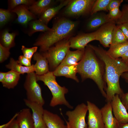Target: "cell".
Masks as SVG:
<instances>
[{"instance_id": "12", "label": "cell", "mask_w": 128, "mask_h": 128, "mask_svg": "<svg viewBox=\"0 0 128 128\" xmlns=\"http://www.w3.org/2000/svg\"><path fill=\"white\" fill-rule=\"evenodd\" d=\"M95 40V31L89 33H81L70 38V47L77 50H84L89 42Z\"/></svg>"}, {"instance_id": "3", "label": "cell", "mask_w": 128, "mask_h": 128, "mask_svg": "<svg viewBox=\"0 0 128 128\" xmlns=\"http://www.w3.org/2000/svg\"><path fill=\"white\" fill-rule=\"evenodd\" d=\"M78 24L77 22L66 18H59L54 23L51 30L41 35L34 45L39 46L40 51L45 52L57 42L70 38Z\"/></svg>"}, {"instance_id": "45", "label": "cell", "mask_w": 128, "mask_h": 128, "mask_svg": "<svg viewBox=\"0 0 128 128\" xmlns=\"http://www.w3.org/2000/svg\"><path fill=\"white\" fill-rule=\"evenodd\" d=\"M117 128H128V123H119Z\"/></svg>"}, {"instance_id": "34", "label": "cell", "mask_w": 128, "mask_h": 128, "mask_svg": "<svg viewBox=\"0 0 128 128\" xmlns=\"http://www.w3.org/2000/svg\"><path fill=\"white\" fill-rule=\"evenodd\" d=\"M37 49V46L28 48L24 46H22L21 49L23 55L31 61L32 57L36 52Z\"/></svg>"}, {"instance_id": "13", "label": "cell", "mask_w": 128, "mask_h": 128, "mask_svg": "<svg viewBox=\"0 0 128 128\" xmlns=\"http://www.w3.org/2000/svg\"><path fill=\"white\" fill-rule=\"evenodd\" d=\"M111 103L114 117L119 123H128V113L118 95L113 98Z\"/></svg>"}, {"instance_id": "11", "label": "cell", "mask_w": 128, "mask_h": 128, "mask_svg": "<svg viewBox=\"0 0 128 128\" xmlns=\"http://www.w3.org/2000/svg\"><path fill=\"white\" fill-rule=\"evenodd\" d=\"M24 101L25 105L32 111L35 128H47L44 120V109L43 106L27 99H24Z\"/></svg>"}, {"instance_id": "17", "label": "cell", "mask_w": 128, "mask_h": 128, "mask_svg": "<svg viewBox=\"0 0 128 128\" xmlns=\"http://www.w3.org/2000/svg\"><path fill=\"white\" fill-rule=\"evenodd\" d=\"M43 119L47 128H69L57 114L44 110Z\"/></svg>"}, {"instance_id": "6", "label": "cell", "mask_w": 128, "mask_h": 128, "mask_svg": "<svg viewBox=\"0 0 128 128\" xmlns=\"http://www.w3.org/2000/svg\"><path fill=\"white\" fill-rule=\"evenodd\" d=\"M37 81V75L34 72L27 74L24 85L26 91L27 99L43 106L45 102L41 88Z\"/></svg>"}, {"instance_id": "38", "label": "cell", "mask_w": 128, "mask_h": 128, "mask_svg": "<svg viewBox=\"0 0 128 128\" xmlns=\"http://www.w3.org/2000/svg\"><path fill=\"white\" fill-rule=\"evenodd\" d=\"M18 63L21 65L29 67L31 66V60L25 57L23 55H20L17 60Z\"/></svg>"}, {"instance_id": "19", "label": "cell", "mask_w": 128, "mask_h": 128, "mask_svg": "<svg viewBox=\"0 0 128 128\" xmlns=\"http://www.w3.org/2000/svg\"><path fill=\"white\" fill-rule=\"evenodd\" d=\"M16 120L19 128H35L32 114L28 108H25L18 113Z\"/></svg>"}, {"instance_id": "40", "label": "cell", "mask_w": 128, "mask_h": 128, "mask_svg": "<svg viewBox=\"0 0 128 128\" xmlns=\"http://www.w3.org/2000/svg\"><path fill=\"white\" fill-rule=\"evenodd\" d=\"M117 25L122 30L128 41V23H124Z\"/></svg>"}, {"instance_id": "24", "label": "cell", "mask_w": 128, "mask_h": 128, "mask_svg": "<svg viewBox=\"0 0 128 128\" xmlns=\"http://www.w3.org/2000/svg\"><path fill=\"white\" fill-rule=\"evenodd\" d=\"M107 52L113 58L121 57L128 50V41L124 43L110 46Z\"/></svg>"}, {"instance_id": "32", "label": "cell", "mask_w": 128, "mask_h": 128, "mask_svg": "<svg viewBox=\"0 0 128 128\" xmlns=\"http://www.w3.org/2000/svg\"><path fill=\"white\" fill-rule=\"evenodd\" d=\"M11 11L9 9H0V24L2 26L6 23L10 19L11 14Z\"/></svg>"}, {"instance_id": "47", "label": "cell", "mask_w": 128, "mask_h": 128, "mask_svg": "<svg viewBox=\"0 0 128 128\" xmlns=\"http://www.w3.org/2000/svg\"><path fill=\"white\" fill-rule=\"evenodd\" d=\"M127 1H128V0H127Z\"/></svg>"}, {"instance_id": "25", "label": "cell", "mask_w": 128, "mask_h": 128, "mask_svg": "<svg viewBox=\"0 0 128 128\" xmlns=\"http://www.w3.org/2000/svg\"><path fill=\"white\" fill-rule=\"evenodd\" d=\"M20 74L12 70L7 72L5 78L2 82L3 86L9 89L14 88L18 82Z\"/></svg>"}, {"instance_id": "1", "label": "cell", "mask_w": 128, "mask_h": 128, "mask_svg": "<svg viewBox=\"0 0 128 128\" xmlns=\"http://www.w3.org/2000/svg\"><path fill=\"white\" fill-rule=\"evenodd\" d=\"M96 55L104 62L105 66V77L107 85L106 101L111 102L116 94L119 97L124 93L120 87L119 78L123 73L128 72V66L119 58H113L100 46L89 44Z\"/></svg>"}, {"instance_id": "30", "label": "cell", "mask_w": 128, "mask_h": 128, "mask_svg": "<svg viewBox=\"0 0 128 128\" xmlns=\"http://www.w3.org/2000/svg\"><path fill=\"white\" fill-rule=\"evenodd\" d=\"M111 0H96L91 8L90 14L92 15L101 11H108Z\"/></svg>"}, {"instance_id": "21", "label": "cell", "mask_w": 128, "mask_h": 128, "mask_svg": "<svg viewBox=\"0 0 128 128\" xmlns=\"http://www.w3.org/2000/svg\"><path fill=\"white\" fill-rule=\"evenodd\" d=\"M70 1V0H62L57 5L49 8L40 16L39 19L47 25L62 8L67 5Z\"/></svg>"}, {"instance_id": "20", "label": "cell", "mask_w": 128, "mask_h": 128, "mask_svg": "<svg viewBox=\"0 0 128 128\" xmlns=\"http://www.w3.org/2000/svg\"><path fill=\"white\" fill-rule=\"evenodd\" d=\"M53 72L55 76H64L72 79L77 82H79L76 75L78 73L77 65L59 66Z\"/></svg>"}, {"instance_id": "27", "label": "cell", "mask_w": 128, "mask_h": 128, "mask_svg": "<svg viewBox=\"0 0 128 128\" xmlns=\"http://www.w3.org/2000/svg\"><path fill=\"white\" fill-rule=\"evenodd\" d=\"M16 36L14 33H9L7 30H5L2 34L0 43L4 46L10 49L15 45L14 39Z\"/></svg>"}, {"instance_id": "23", "label": "cell", "mask_w": 128, "mask_h": 128, "mask_svg": "<svg viewBox=\"0 0 128 128\" xmlns=\"http://www.w3.org/2000/svg\"><path fill=\"white\" fill-rule=\"evenodd\" d=\"M84 50H77L74 51L69 50L65 58L59 66L77 65L83 56Z\"/></svg>"}, {"instance_id": "22", "label": "cell", "mask_w": 128, "mask_h": 128, "mask_svg": "<svg viewBox=\"0 0 128 128\" xmlns=\"http://www.w3.org/2000/svg\"><path fill=\"white\" fill-rule=\"evenodd\" d=\"M55 3V0H38L28 6V8L34 14L40 16L47 9L53 6Z\"/></svg>"}, {"instance_id": "41", "label": "cell", "mask_w": 128, "mask_h": 128, "mask_svg": "<svg viewBox=\"0 0 128 128\" xmlns=\"http://www.w3.org/2000/svg\"><path fill=\"white\" fill-rule=\"evenodd\" d=\"M120 97L121 102L128 110V92L124 93Z\"/></svg>"}, {"instance_id": "42", "label": "cell", "mask_w": 128, "mask_h": 128, "mask_svg": "<svg viewBox=\"0 0 128 128\" xmlns=\"http://www.w3.org/2000/svg\"><path fill=\"white\" fill-rule=\"evenodd\" d=\"M121 58L122 60L128 66V50Z\"/></svg>"}, {"instance_id": "33", "label": "cell", "mask_w": 128, "mask_h": 128, "mask_svg": "<svg viewBox=\"0 0 128 128\" xmlns=\"http://www.w3.org/2000/svg\"><path fill=\"white\" fill-rule=\"evenodd\" d=\"M122 14L120 18L116 22L117 25L124 23H128V5L124 4L122 6Z\"/></svg>"}, {"instance_id": "37", "label": "cell", "mask_w": 128, "mask_h": 128, "mask_svg": "<svg viewBox=\"0 0 128 128\" xmlns=\"http://www.w3.org/2000/svg\"><path fill=\"white\" fill-rule=\"evenodd\" d=\"M9 49L3 46L0 44V62L2 63L7 59L10 53Z\"/></svg>"}, {"instance_id": "4", "label": "cell", "mask_w": 128, "mask_h": 128, "mask_svg": "<svg viewBox=\"0 0 128 128\" xmlns=\"http://www.w3.org/2000/svg\"><path fill=\"white\" fill-rule=\"evenodd\" d=\"M37 81H42L50 90L52 95L50 104V106L54 107L58 105H63L69 108H73L65 97V94L68 91V89L65 87L61 86L58 83L53 72L49 71L42 75H37Z\"/></svg>"}, {"instance_id": "26", "label": "cell", "mask_w": 128, "mask_h": 128, "mask_svg": "<svg viewBox=\"0 0 128 128\" xmlns=\"http://www.w3.org/2000/svg\"><path fill=\"white\" fill-rule=\"evenodd\" d=\"M5 66L7 68L20 74H23L25 73L28 74L35 71L34 65L32 64L29 67L23 66L18 64L17 60H15L13 58L10 59L9 63Z\"/></svg>"}, {"instance_id": "15", "label": "cell", "mask_w": 128, "mask_h": 128, "mask_svg": "<svg viewBox=\"0 0 128 128\" xmlns=\"http://www.w3.org/2000/svg\"><path fill=\"white\" fill-rule=\"evenodd\" d=\"M11 11L17 14V21L18 22L25 26L27 25L30 21L36 18L35 15L29 10L28 6L25 5L18 6Z\"/></svg>"}, {"instance_id": "35", "label": "cell", "mask_w": 128, "mask_h": 128, "mask_svg": "<svg viewBox=\"0 0 128 128\" xmlns=\"http://www.w3.org/2000/svg\"><path fill=\"white\" fill-rule=\"evenodd\" d=\"M107 15L109 18L112 20L115 21L119 19L122 14L119 8H118L112 9L109 11Z\"/></svg>"}, {"instance_id": "46", "label": "cell", "mask_w": 128, "mask_h": 128, "mask_svg": "<svg viewBox=\"0 0 128 128\" xmlns=\"http://www.w3.org/2000/svg\"><path fill=\"white\" fill-rule=\"evenodd\" d=\"M85 128H88V126H87Z\"/></svg>"}, {"instance_id": "28", "label": "cell", "mask_w": 128, "mask_h": 128, "mask_svg": "<svg viewBox=\"0 0 128 128\" xmlns=\"http://www.w3.org/2000/svg\"><path fill=\"white\" fill-rule=\"evenodd\" d=\"M30 29L28 33L29 36L38 32H45L51 30V28L48 27L39 19L32 21L30 24Z\"/></svg>"}, {"instance_id": "5", "label": "cell", "mask_w": 128, "mask_h": 128, "mask_svg": "<svg viewBox=\"0 0 128 128\" xmlns=\"http://www.w3.org/2000/svg\"><path fill=\"white\" fill-rule=\"evenodd\" d=\"M70 38L57 42L47 51L42 52L46 57L48 61L49 68L53 72L63 61L70 50Z\"/></svg>"}, {"instance_id": "36", "label": "cell", "mask_w": 128, "mask_h": 128, "mask_svg": "<svg viewBox=\"0 0 128 128\" xmlns=\"http://www.w3.org/2000/svg\"><path fill=\"white\" fill-rule=\"evenodd\" d=\"M18 113L15 114L7 123L0 125V128H19L18 122L15 119Z\"/></svg>"}, {"instance_id": "10", "label": "cell", "mask_w": 128, "mask_h": 128, "mask_svg": "<svg viewBox=\"0 0 128 128\" xmlns=\"http://www.w3.org/2000/svg\"><path fill=\"white\" fill-rule=\"evenodd\" d=\"M88 128H105L101 109L95 104L87 101Z\"/></svg>"}, {"instance_id": "29", "label": "cell", "mask_w": 128, "mask_h": 128, "mask_svg": "<svg viewBox=\"0 0 128 128\" xmlns=\"http://www.w3.org/2000/svg\"><path fill=\"white\" fill-rule=\"evenodd\" d=\"M127 39L122 30L117 25L114 29L110 46H112L128 41Z\"/></svg>"}, {"instance_id": "18", "label": "cell", "mask_w": 128, "mask_h": 128, "mask_svg": "<svg viewBox=\"0 0 128 128\" xmlns=\"http://www.w3.org/2000/svg\"><path fill=\"white\" fill-rule=\"evenodd\" d=\"M33 58L36 61L34 65V68L37 75H42L50 71L48 61L42 52H36L33 56Z\"/></svg>"}, {"instance_id": "8", "label": "cell", "mask_w": 128, "mask_h": 128, "mask_svg": "<svg viewBox=\"0 0 128 128\" xmlns=\"http://www.w3.org/2000/svg\"><path fill=\"white\" fill-rule=\"evenodd\" d=\"M87 105L83 103L78 105L72 111H67L66 115L68 117L67 125L69 128H85L87 126L85 121L88 111Z\"/></svg>"}, {"instance_id": "39", "label": "cell", "mask_w": 128, "mask_h": 128, "mask_svg": "<svg viewBox=\"0 0 128 128\" xmlns=\"http://www.w3.org/2000/svg\"><path fill=\"white\" fill-rule=\"evenodd\" d=\"M123 1V0H111L108 7V11L119 8L120 5Z\"/></svg>"}, {"instance_id": "43", "label": "cell", "mask_w": 128, "mask_h": 128, "mask_svg": "<svg viewBox=\"0 0 128 128\" xmlns=\"http://www.w3.org/2000/svg\"><path fill=\"white\" fill-rule=\"evenodd\" d=\"M7 72H0V82L1 83L4 79Z\"/></svg>"}, {"instance_id": "9", "label": "cell", "mask_w": 128, "mask_h": 128, "mask_svg": "<svg viewBox=\"0 0 128 128\" xmlns=\"http://www.w3.org/2000/svg\"><path fill=\"white\" fill-rule=\"evenodd\" d=\"M116 24L115 21L109 22L103 25L95 31L96 40L99 41L105 47L110 46Z\"/></svg>"}, {"instance_id": "7", "label": "cell", "mask_w": 128, "mask_h": 128, "mask_svg": "<svg viewBox=\"0 0 128 128\" xmlns=\"http://www.w3.org/2000/svg\"><path fill=\"white\" fill-rule=\"evenodd\" d=\"M96 0H70L65 9L64 14L69 17H78L90 14Z\"/></svg>"}, {"instance_id": "44", "label": "cell", "mask_w": 128, "mask_h": 128, "mask_svg": "<svg viewBox=\"0 0 128 128\" xmlns=\"http://www.w3.org/2000/svg\"><path fill=\"white\" fill-rule=\"evenodd\" d=\"M121 77L128 83V72L123 73L121 75Z\"/></svg>"}, {"instance_id": "16", "label": "cell", "mask_w": 128, "mask_h": 128, "mask_svg": "<svg viewBox=\"0 0 128 128\" xmlns=\"http://www.w3.org/2000/svg\"><path fill=\"white\" fill-rule=\"evenodd\" d=\"M91 15L86 25L87 28L89 31L96 30L104 24L113 21L109 18L107 14L103 13H97Z\"/></svg>"}, {"instance_id": "14", "label": "cell", "mask_w": 128, "mask_h": 128, "mask_svg": "<svg viewBox=\"0 0 128 128\" xmlns=\"http://www.w3.org/2000/svg\"><path fill=\"white\" fill-rule=\"evenodd\" d=\"M101 110L105 128H117L119 123L113 116L111 102H107Z\"/></svg>"}, {"instance_id": "2", "label": "cell", "mask_w": 128, "mask_h": 128, "mask_svg": "<svg viewBox=\"0 0 128 128\" xmlns=\"http://www.w3.org/2000/svg\"><path fill=\"white\" fill-rule=\"evenodd\" d=\"M78 73L82 82L89 78L96 84L102 96L106 97L107 85L105 77V66L104 62L87 45L83 56L77 65Z\"/></svg>"}, {"instance_id": "31", "label": "cell", "mask_w": 128, "mask_h": 128, "mask_svg": "<svg viewBox=\"0 0 128 128\" xmlns=\"http://www.w3.org/2000/svg\"><path fill=\"white\" fill-rule=\"evenodd\" d=\"M35 1L33 0H11L9 1V9L11 11L16 7L24 5L28 6L32 5Z\"/></svg>"}]
</instances>
